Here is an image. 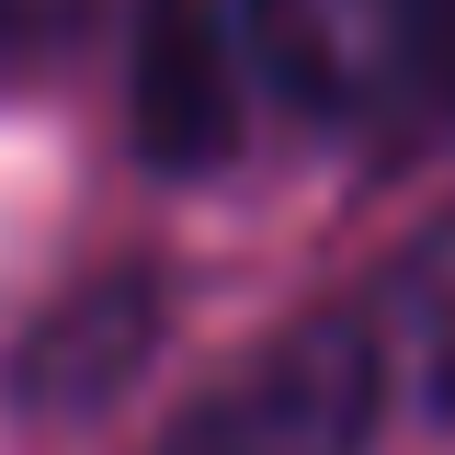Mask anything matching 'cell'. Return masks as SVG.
I'll list each match as a JSON object with an SVG mask.
<instances>
[{"mask_svg":"<svg viewBox=\"0 0 455 455\" xmlns=\"http://www.w3.org/2000/svg\"><path fill=\"white\" fill-rule=\"evenodd\" d=\"M387 421V341L364 319H296L239 353L160 433V455H364Z\"/></svg>","mask_w":455,"mask_h":455,"instance_id":"cell-2","label":"cell"},{"mask_svg":"<svg viewBox=\"0 0 455 455\" xmlns=\"http://www.w3.org/2000/svg\"><path fill=\"white\" fill-rule=\"evenodd\" d=\"M387 353H410V364L455 398V217L387 274Z\"/></svg>","mask_w":455,"mask_h":455,"instance_id":"cell-5","label":"cell"},{"mask_svg":"<svg viewBox=\"0 0 455 455\" xmlns=\"http://www.w3.org/2000/svg\"><path fill=\"white\" fill-rule=\"evenodd\" d=\"M251 57L319 125L455 114V0H251Z\"/></svg>","mask_w":455,"mask_h":455,"instance_id":"cell-1","label":"cell"},{"mask_svg":"<svg viewBox=\"0 0 455 455\" xmlns=\"http://www.w3.org/2000/svg\"><path fill=\"white\" fill-rule=\"evenodd\" d=\"M103 0H0V46H57V35H80Z\"/></svg>","mask_w":455,"mask_h":455,"instance_id":"cell-6","label":"cell"},{"mask_svg":"<svg viewBox=\"0 0 455 455\" xmlns=\"http://www.w3.org/2000/svg\"><path fill=\"white\" fill-rule=\"evenodd\" d=\"M251 0H137L125 35V125L148 171H217L251 125Z\"/></svg>","mask_w":455,"mask_h":455,"instance_id":"cell-3","label":"cell"},{"mask_svg":"<svg viewBox=\"0 0 455 455\" xmlns=\"http://www.w3.org/2000/svg\"><path fill=\"white\" fill-rule=\"evenodd\" d=\"M148 341H160V284L148 274H92L80 296H57L46 319L23 331V353H12V410H35V421L103 410L148 364Z\"/></svg>","mask_w":455,"mask_h":455,"instance_id":"cell-4","label":"cell"}]
</instances>
